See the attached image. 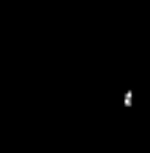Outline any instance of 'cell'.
Here are the masks:
<instances>
[{
    "label": "cell",
    "mask_w": 150,
    "mask_h": 153,
    "mask_svg": "<svg viewBox=\"0 0 150 153\" xmlns=\"http://www.w3.org/2000/svg\"><path fill=\"white\" fill-rule=\"evenodd\" d=\"M41 3H50V0H41Z\"/></svg>",
    "instance_id": "1"
}]
</instances>
